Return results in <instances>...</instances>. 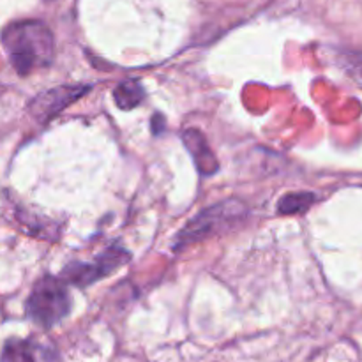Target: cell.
Masks as SVG:
<instances>
[{
    "label": "cell",
    "instance_id": "6",
    "mask_svg": "<svg viewBox=\"0 0 362 362\" xmlns=\"http://www.w3.org/2000/svg\"><path fill=\"white\" fill-rule=\"evenodd\" d=\"M182 144L187 152L193 158L194 166L202 175H214L219 170V161L212 148L209 147V141L205 134L198 129H186L182 133Z\"/></svg>",
    "mask_w": 362,
    "mask_h": 362
},
{
    "label": "cell",
    "instance_id": "2",
    "mask_svg": "<svg viewBox=\"0 0 362 362\" xmlns=\"http://www.w3.org/2000/svg\"><path fill=\"white\" fill-rule=\"evenodd\" d=\"M247 214H250L247 205L237 198H228V200L219 202L212 207L204 209L177 233L173 250L180 251L191 244L230 232V230L237 228L239 223L246 221Z\"/></svg>",
    "mask_w": 362,
    "mask_h": 362
},
{
    "label": "cell",
    "instance_id": "5",
    "mask_svg": "<svg viewBox=\"0 0 362 362\" xmlns=\"http://www.w3.org/2000/svg\"><path fill=\"white\" fill-rule=\"evenodd\" d=\"M90 90L88 85H60V87L49 88V90L39 94L28 106V112L39 120V122H48L53 117L59 115L62 110L73 105L83 94Z\"/></svg>",
    "mask_w": 362,
    "mask_h": 362
},
{
    "label": "cell",
    "instance_id": "3",
    "mask_svg": "<svg viewBox=\"0 0 362 362\" xmlns=\"http://www.w3.org/2000/svg\"><path fill=\"white\" fill-rule=\"evenodd\" d=\"M25 311L39 327L49 329L62 322L71 311V293L62 278L45 276L32 288Z\"/></svg>",
    "mask_w": 362,
    "mask_h": 362
},
{
    "label": "cell",
    "instance_id": "8",
    "mask_svg": "<svg viewBox=\"0 0 362 362\" xmlns=\"http://www.w3.org/2000/svg\"><path fill=\"white\" fill-rule=\"evenodd\" d=\"M317 202L313 193H288L278 202V212L283 216L303 214Z\"/></svg>",
    "mask_w": 362,
    "mask_h": 362
},
{
    "label": "cell",
    "instance_id": "9",
    "mask_svg": "<svg viewBox=\"0 0 362 362\" xmlns=\"http://www.w3.org/2000/svg\"><path fill=\"white\" fill-rule=\"evenodd\" d=\"M35 349L25 339H9L0 356V362H34Z\"/></svg>",
    "mask_w": 362,
    "mask_h": 362
},
{
    "label": "cell",
    "instance_id": "1",
    "mask_svg": "<svg viewBox=\"0 0 362 362\" xmlns=\"http://www.w3.org/2000/svg\"><path fill=\"white\" fill-rule=\"evenodd\" d=\"M2 45L18 74L48 67L55 57V39L45 21L21 20L2 30Z\"/></svg>",
    "mask_w": 362,
    "mask_h": 362
},
{
    "label": "cell",
    "instance_id": "4",
    "mask_svg": "<svg viewBox=\"0 0 362 362\" xmlns=\"http://www.w3.org/2000/svg\"><path fill=\"white\" fill-rule=\"evenodd\" d=\"M129 258V251L124 250L119 244H115V246L103 251V253L99 255L94 262H90V264H80V262L69 264L67 267H64L60 278H62L67 285L88 286L92 285V283L110 276L112 272H115L117 269H120L124 264H127Z\"/></svg>",
    "mask_w": 362,
    "mask_h": 362
},
{
    "label": "cell",
    "instance_id": "7",
    "mask_svg": "<svg viewBox=\"0 0 362 362\" xmlns=\"http://www.w3.org/2000/svg\"><path fill=\"white\" fill-rule=\"evenodd\" d=\"M145 99V88L138 80H124L113 88V101L124 112L136 108Z\"/></svg>",
    "mask_w": 362,
    "mask_h": 362
}]
</instances>
